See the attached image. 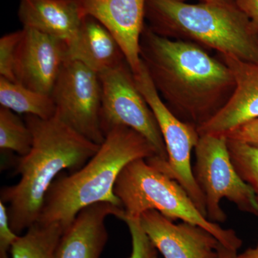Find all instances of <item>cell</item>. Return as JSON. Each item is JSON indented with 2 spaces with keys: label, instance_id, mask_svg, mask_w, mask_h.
<instances>
[{
  "label": "cell",
  "instance_id": "4316f807",
  "mask_svg": "<svg viewBox=\"0 0 258 258\" xmlns=\"http://www.w3.org/2000/svg\"><path fill=\"white\" fill-rule=\"evenodd\" d=\"M237 258H258V243L254 247L246 249L242 253L237 254Z\"/></svg>",
  "mask_w": 258,
  "mask_h": 258
},
{
  "label": "cell",
  "instance_id": "44dd1931",
  "mask_svg": "<svg viewBox=\"0 0 258 258\" xmlns=\"http://www.w3.org/2000/svg\"><path fill=\"white\" fill-rule=\"evenodd\" d=\"M23 30L3 35L0 39V77L16 82L15 66Z\"/></svg>",
  "mask_w": 258,
  "mask_h": 258
},
{
  "label": "cell",
  "instance_id": "5bb4252c",
  "mask_svg": "<svg viewBox=\"0 0 258 258\" xmlns=\"http://www.w3.org/2000/svg\"><path fill=\"white\" fill-rule=\"evenodd\" d=\"M108 216L123 220L124 210L109 203H98L82 209L64 230L55 258H100L108 241Z\"/></svg>",
  "mask_w": 258,
  "mask_h": 258
},
{
  "label": "cell",
  "instance_id": "ffe728a7",
  "mask_svg": "<svg viewBox=\"0 0 258 258\" xmlns=\"http://www.w3.org/2000/svg\"><path fill=\"white\" fill-rule=\"evenodd\" d=\"M227 145L234 167L253 191L258 204V147L227 138Z\"/></svg>",
  "mask_w": 258,
  "mask_h": 258
},
{
  "label": "cell",
  "instance_id": "7c38bea8",
  "mask_svg": "<svg viewBox=\"0 0 258 258\" xmlns=\"http://www.w3.org/2000/svg\"><path fill=\"white\" fill-rule=\"evenodd\" d=\"M85 17L99 22L119 44L134 75L142 69L140 38L147 0H78Z\"/></svg>",
  "mask_w": 258,
  "mask_h": 258
},
{
  "label": "cell",
  "instance_id": "d6986e66",
  "mask_svg": "<svg viewBox=\"0 0 258 258\" xmlns=\"http://www.w3.org/2000/svg\"><path fill=\"white\" fill-rule=\"evenodd\" d=\"M33 136L25 121L16 113L0 107V149L12 151L20 157L27 155L31 150Z\"/></svg>",
  "mask_w": 258,
  "mask_h": 258
},
{
  "label": "cell",
  "instance_id": "8fae6325",
  "mask_svg": "<svg viewBox=\"0 0 258 258\" xmlns=\"http://www.w3.org/2000/svg\"><path fill=\"white\" fill-rule=\"evenodd\" d=\"M144 230L164 258H219L221 243L208 230L189 222L174 224L157 210L140 217Z\"/></svg>",
  "mask_w": 258,
  "mask_h": 258
},
{
  "label": "cell",
  "instance_id": "484cf974",
  "mask_svg": "<svg viewBox=\"0 0 258 258\" xmlns=\"http://www.w3.org/2000/svg\"><path fill=\"white\" fill-rule=\"evenodd\" d=\"M219 258H237V251L227 248L225 246L220 245V249H219Z\"/></svg>",
  "mask_w": 258,
  "mask_h": 258
},
{
  "label": "cell",
  "instance_id": "9a60e30c",
  "mask_svg": "<svg viewBox=\"0 0 258 258\" xmlns=\"http://www.w3.org/2000/svg\"><path fill=\"white\" fill-rule=\"evenodd\" d=\"M86 18L78 0H20L18 18L23 28L32 29L74 43Z\"/></svg>",
  "mask_w": 258,
  "mask_h": 258
},
{
  "label": "cell",
  "instance_id": "8992f818",
  "mask_svg": "<svg viewBox=\"0 0 258 258\" xmlns=\"http://www.w3.org/2000/svg\"><path fill=\"white\" fill-rule=\"evenodd\" d=\"M134 78L139 91L157 118L167 152L166 161L161 160L157 157L146 160L168 177L177 181L199 211L208 218L205 197L195 179L191 164V152L200 137L198 127L180 120L166 106L143 62L142 69L139 74L134 75Z\"/></svg>",
  "mask_w": 258,
  "mask_h": 258
},
{
  "label": "cell",
  "instance_id": "83f0119b",
  "mask_svg": "<svg viewBox=\"0 0 258 258\" xmlns=\"http://www.w3.org/2000/svg\"><path fill=\"white\" fill-rule=\"evenodd\" d=\"M179 1L186 2L187 0H179ZM200 3H234V0H198Z\"/></svg>",
  "mask_w": 258,
  "mask_h": 258
},
{
  "label": "cell",
  "instance_id": "30bf717a",
  "mask_svg": "<svg viewBox=\"0 0 258 258\" xmlns=\"http://www.w3.org/2000/svg\"><path fill=\"white\" fill-rule=\"evenodd\" d=\"M22 30L15 61V81L50 96L61 70L69 60V45L36 30Z\"/></svg>",
  "mask_w": 258,
  "mask_h": 258
},
{
  "label": "cell",
  "instance_id": "3957f363",
  "mask_svg": "<svg viewBox=\"0 0 258 258\" xmlns=\"http://www.w3.org/2000/svg\"><path fill=\"white\" fill-rule=\"evenodd\" d=\"M153 157H157L155 148L144 136L123 125L113 127L83 167L57 176L45 195L37 222H59L67 229L79 212L89 205L109 203L122 208L114 193L120 171L131 161Z\"/></svg>",
  "mask_w": 258,
  "mask_h": 258
},
{
  "label": "cell",
  "instance_id": "4fadbf2b",
  "mask_svg": "<svg viewBox=\"0 0 258 258\" xmlns=\"http://www.w3.org/2000/svg\"><path fill=\"white\" fill-rule=\"evenodd\" d=\"M230 69L235 88L223 108L205 124L198 127L200 135L225 134L258 119V63L217 53Z\"/></svg>",
  "mask_w": 258,
  "mask_h": 258
},
{
  "label": "cell",
  "instance_id": "7a4b0ae2",
  "mask_svg": "<svg viewBox=\"0 0 258 258\" xmlns=\"http://www.w3.org/2000/svg\"><path fill=\"white\" fill-rule=\"evenodd\" d=\"M25 121L33 136L31 150L20 157L16 184L5 186L0 201L6 205L10 227L17 235L38 220L45 195L57 176L83 167L100 146L85 138L55 115L42 119L25 115Z\"/></svg>",
  "mask_w": 258,
  "mask_h": 258
},
{
  "label": "cell",
  "instance_id": "5b68a950",
  "mask_svg": "<svg viewBox=\"0 0 258 258\" xmlns=\"http://www.w3.org/2000/svg\"><path fill=\"white\" fill-rule=\"evenodd\" d=\"M125 217L140 218L157 210L171 220H181L203 227L227 248L237 251L242 241L232 229H224L204 216L186 191L144 159L131 161L120 171L114 186Z\"/></svg>",
  "mask_w": 258,
  "mask_h": 258
},
{
  "label": "cell",
  "instance_id": "ba28073f",
  "mask_svg": "<svg viewBox=\"0 0 258 258\" xmlns=\"http://www.w3.org/2000/svg\"><path fill=\"white\" fill-rule=\"evenodd\" d=\"M99 77L102 88L101 125L104 136L117 125L128 127L152 144L157 158L167 160L157 118L139 91L128 62L100 74Z\"/></svg>",
  "mask_w": 258,
  "mask_h": 258
},
{
  "label": "cell",
  "instance_id": "e0dca14e",
  "mask_svg": "<svg viewBox=\"0 0 258 258\" xmlns=\"http://www.w3.org/2000/svg\"><path fill=\"white\" fill-rule=\"evenodd\" d=\"M0 105L19 114L50 119L56 114L50 95L33 91L23 85L0 77Z\"/></svg>",
  "mask_w": 258,
  "mask_h": 258
},
{
  "label": "cell",
  "instance_id": "ac0fdd59",
  "mask_svg": "<svg viewBox=\"0 0 258 258\" xmlns=\"http://www.w3.org/2000/svg\"><path fill=\"white\" fill-rule=\"evenodd\" d=\"M66 227L59 222H36L12 246L11 258H55L56 250Z\"/></svg>",
  "mask_w": 258,
  "mask_h": 258
},
{
  "label": "cell",
  "instance_id": "9c48e42d",
  "mask_svg": "<svg viewBox=\"0 0 258 258\" xmlns=\"http://www.w3.org/2000/svg\"><path fill=\"white\" fill-rule=\"evenodd\" d=\"M56 114L93 143L101 145L102 88L99 75L76 60H67L50 95Z\"/></svg>",
  "mask_w": 258,
  "mask_h": 258
},
{
  "label": "cell",
  "instance_id": "52a82bcc",
  "mask_svg": "<svg viewBox=\"0 0 258 258\" xmlns=\"http://www.w3.org/2000/svg\"><path fill=\"white\" fill-rule=\"evenodd\" d=\"M195 149L194 175L205 197L208 220L215 223L227 220L220 206L224 198L235 204L241 212L258 217L257 200L232 164L225 136L200 135Z\"/></svg>",
  "mask_w": 258,
  "mask_h": 258
},
{
  "label": "cell",
  "instance_id": "7402d4cb",
  "mask_svg": "<svg viewBox=\"0 0 258 258\" xmlns=\"http://www.w3.org/2000/svg\"><path fill=\"white\" fill-rule=\"evenodd\" d=\"M132 236V251L128 258H158V250L141 225L140 218L125 217Z\"/></svg>",
  "mask_w": 258,
  "mask_h": 258
},
{
  "label": "cell",
  "instance_id": "d4e9b609",
  "mask_svg": "<svg viewBox=\"0 0 258 258\" xmlns=\"http://www.w3.org/2000/svg\"><path fill=\"white\" fill-rule=\"evenodd\" d=\"M234 3L258 29V0H234Z\"/></svg>",
  "mask_w": 258,
  "mask_h": 258
},
{
  "label": "cell",
  "instance_id": "2e32d148",
  "mask_svg": "<svg viewBox=\"0 0 258 258\" xmlns=\"http://www.w3.org/2000/svg\"><path fill=\"white\" fill-rule=\"evenodd\" d=\"M69 60H76L98 75L127 62L119 44L99 22L86 16L74 43Z\"/></svg>",
  "mask_w": 258,
  "mask_h": 258
},
{
  "label": "cell",
  "instance_id": "6da1fadb",
  "mask_svg": "<svg viewBox=\"0 0 258 258\" xmlns=\"http://www.w3.org/2000/svg\"><path fill=\"white\" fill-rule=\"evenodd\" d=\"M140 57L166 106L198 128L223 108L235 90L232 72L217 55L193 42L157 35L147 23Z\"/></svg>",
  "mask_w": 258,
  "mask_h": 258
},
{
  "label": "cell",
  "instance_id": "277c9868",
  "mask_svg": "<svg viewBox=\"0 0 258 258\" xmlns=\"http://www.w3.org/2000/svg\"><path fill=\"white\" fill-rule=\"evenodd\" d=\"M145 19L161 36L258 63V29L235 3L147 0Z\"/></svg>",
  "mask_w": 258,
  "mask_h": 258
},
{
  "label": "cell",
  "instance_id": "cb8c5ba5",
  "mask_svg": "<svg viewBox=\"0 0 258 258\" xmlns=\"http://www.w3.org/2000/svg\"><path fill=\"white\" fill-rule=\"evenodd\" d=\"M223 135L226 138L241 141L258 147V119L240 125Z\"/></svg>",
  "mask_w": 258,
  "mask_h": 258
},
{
  "label": "cell",
  "instance_id": "603a6c76",
  "mask_svg": "<svg viewBox=\"0 0 258 258\" xmlns=\"http://www.w3.org/2000/svg\"><path fill=\"white\" fill-rule=\"evenodd\" d=\"M18 236L10 227L6 205L0 201V258H10L12 246Z\"/></svg>",
  "mask_w": 258,
  "mask_h": 258
}]
</instances>
